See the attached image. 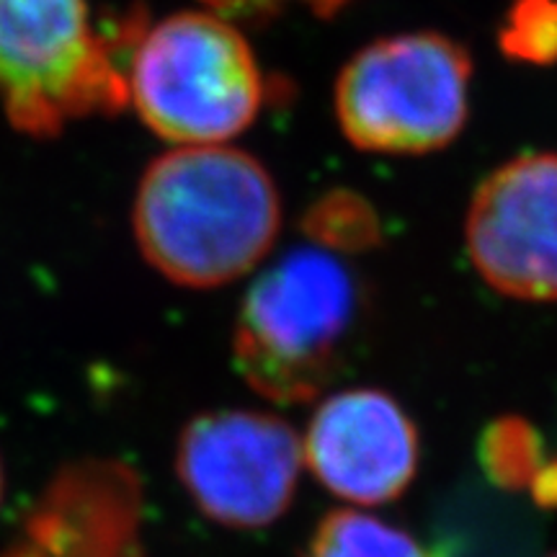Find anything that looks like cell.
Returning a JSON list of instances; mask_svg holds the SVG:
<instances>
[{
	"instance_id": "1",
	"label": "cell",
	"mask_w": 557,
	"mask_h": 557,
	"mask_svg": "<svg viewBox=\"0 0 557 557\" xmlns=\"http://www.w3.org/2000/svg\"><path fill=\"white\" fill-rule=\"evenodd\" d=\"M282 230V197L259 158L184 145L152 160L132 201L143 259L186 289H218L261 267Z\"/></svg>"
},
{
	"instance_id": "13",
	"label": "cell",
	"mask_w": 557,
	"mask_h": 557,
	"mask_svg": "<svg viewBox=\"0 0 557 557\" xmlns=\"http://www.w3.org/2000/svg\"><path fill=\"white\" fill-rule=\"evenodd\" d=\"M442 557H451V553H447V549H444V547H442Z\"/></svg>"
},
{
	"instance_id": "3",
	"label": "cell",
	"mask_w": 557,
	"mask_h": 557,
	"mask_svg": "<svg viewBox=\"0 0 557 557\" xmlns=\"http://www.w3.org/2000/svg\"><path fill=\"white\" fill-rule=\"evenodd\" d=\"M361 289L331 248L302 246L263 269L243 297L233 354L263 398L295 406L336 377L359 323Z\"/></svg>"
},
{
	"instance_id": "11",
	"label": "cell",
	"mask_w": 557,
	"mask_h": 557,
	"mask_svg": "<svg viewBox=\"0 0 557 557\" xmlns=\"http://www.w3.org/2000/svg\"><path fill=\"white\" fill-rule=\"evenodd\" d=\"M201 9H209L230 21H248V18H267L284 9H308L318 16H333L344 9L348 0H199Z\"/></svg>"
},
{
	"instance_id": "4",
	"label": "cell",
	"mask_w": 557,
	"mask_h": 557,
	"mask_svg": "<svg viewBox=\"0 0 557 557\" xmlns=\"http://www.w3.org/2000/svg\"><path fill=\"white\" fill-rule=\"evenodd\" d=\"M124 37L111 39L94 0H0V107L29 137H54L127 107Z\"/></svg>"
},
{
	"instance_id": "12",
	"label": "cell",
	"mask_w": 557,
	"mask_h": 557,
	"mask_svg": "<svg viewBox=\"0 0 557 557\" xmlns=\"http://www.w3.org/2000/svg\"><path fill=\"white\" fill-rule=\"evenodd\" d=\"M5 496V472H3V462H0V504H3Z\"/></svg>"
},
{
	"instance_id": "5",
	"label": "cell",
	"mask_w": 557,
	"mask_h": 557,
	"mask_svg": "<svg viewBox=\"0 0 557 557\" xmlns=\"http://www.w3.org/2000/svg\"><path fill=\"white\" fill-rule=\"evenodd\" d=\"M472 60L438 32L369 41L341 67L333 111L354 148L426 156L455 143L470 116Z\"/></svg>"
},
{
	"instance_id": "2",
	"label": "cell",
	"mask_w": 557,
	"mask_h": 557,
	"mask_svg": "<svg viewBox=\"0 0 557 557\" xmlns=\"http://www.w3.org/2000/svg\"><path fill=\"white\" fill-rule=\"evenodd\" d=\"M124 47L127 107L173 148L230 145L259 120L267 75L227 16L191 9L129 24Z\"/></svg>"
},
{
	"instance_id": "10",
	"label": "cell",
	"mask_w": 557,
	"mask_h": 557,
	"mask_svg": "<svg viewBox=\"0 0 557 557\" xmlns=\"http://www.w3.org/2000/svg\"><path fill=\"white\" fill-rule=\"evenodd\" d=\"M504 47L519 60H557V0H519L504 29Z\"/></svg>"
},
{
	"instance_id": "7",
	"label": "cell",
	"mask_w": 557,
	"mask_h": 557,
	"mask_svg": "<svg viewBox=\"0 0 557 557\" xmlns=\"http://www.w3.org/2000/svg\"><path fill=\"white\" fill-rule=\"evenodd\" d=\"M465 246L491 289L524 302H555L557 152H527L480 181Z\"/></svg>"
},
{
	"instance_id": "9",
	"label": "cell",
	"mask_w": 557,
	"mask_h": 557,
	"mask_svg": "<svg viewBox=\"0 0 557 557\" xmlns=\"http://www.w3.org/2000/svg\"><path fill=\"white\" fill-rule=\"evenodd\" d=\"M308 557H442V547H423L361 508H338L318 524Z\"/></svg>"
},
{
	"instance_id": "8",
	"label": "cell",
	"mask_w": 557,
	"mask_h": 557,
	"mask_svg": "<svg viewBox=\"0 0 557 557\" xmlns=\"http://www.w3.org/2000/svg\"><path fill=\"white\" fill-rule=\"evenodd\" d=\"M318 483L346 504L369 508L400 498L418 470V431L393 395L341 389L320 403L302 438Z\"/></svg>"
},
{
	"instance_id": "14",
	"label": "cell",
	"mask_w": 557,
	"mask_h": 557,
	"mask_svg": "<svg viewBox=\"0 0 557 557\" xmlns=\"http://www.w3.org/2000/svg\"><path fill=\"white\" fill-rule=\"evenodd\" d=\"M555 557H557V555H555Z\"/></svg>"
},
{
	"instance_id": "6",
	"label": "cell",
	"mask_w": 557,
	"mask_h": 557,
	"mask_svg": "<svg viewBox=\"0 0 557 557\" xmlns=\"http://www.w3.org/2000/svg\"><path fill=\"white\" fill-rule=\"evenodd\" d=\"M305 468L302 438L284 418L227 408L191 418L176 447L186 496L207 519L261 529L287 511Z\"/></svg>"
}]
</instances>
